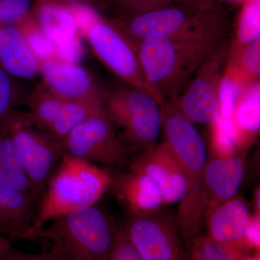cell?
I'll list each match as a JSON object with an SVG mask.
<instances>
[{
  "label": "cell",
  "mask_w": 260,
  "mask_h": 260,
  "mask_svg": "<svg viewBox=\"0 0 260 260\" xmlns=\"http://www.w3.org/2000/svg\"><path fill=\"white\" fill-rule=\"evenodd\" d=\"M164 143L180 164L186 181V191L176 222L181 241L186 246L200 237L203 223V181L208 161L206 147L194 123L179 110L174 102L160 104Z\"/></svg>",
  "instance_id": "cell-1"
},
{
  "label": "cell",
  "mask_w": 260,
  "mask_h": 260,
  "mask_svg": "<svg viewBox=\"0 0 260 260\" xmlns=\"http://www.w3.org/2000/svg\"><path fill=\"white\" fill-rule=\"evenodd\" d=\"M225 34L135 43L143 74L162 100L177 99Z\"/></svg>",
  "instance_id": "cell-2"
},
{
  "label": "cell",
  "mask_w": 260,
  "mask_h": 260,
  "mask_svg": "<svg viewBox=\"0 0 260 260\" xmlns=\"http://www.w3.org/2000/svg\"><path fill=\"white\" fill-rule=\"evenodd\" d=\"M112 181L107 169L65 153L48 182L34 225L25 239L53 219L96 205Z\"/></svg>",
  "instance_id": "cell-3"
},
{
  "label": "cell",
  "mask_w": 260,
  "mask_h": 260,
  "mask_svg": "<svg viewBox=\"0 0 260 260\" xmlns=\"http://www.w3.org/2000/svg\"><path fill=\"white\" fill-rule=\"evenodd\" d=\"M26 239L49 241L51 249L64 260H107L118 229L96 205L70 212Z\"/></svg>",
  "instance_id": "cell-4"
},
{
  "label": "cell",
  "mask_w": 260,
  "mask_h": 260,
  "mask_svg": "<svg viewBox=\"0 0 260 260\" xmlns=\"http://www.w3.org/2000/svg\"><path fill=\"white\" fill-rule=\"evenodd\" d=\"M111 23L133 43L149 39L184 38L225 34L227 24L220 11H199L174 5Z\"/></svg>",
  "instance_id": "cell-5"
},
{
  "label": "cell",
  "mask_w": 260,
  "mask_h": 260,
  "mask_svg": "<svg viewBox=\"0 0 260 260\" xmlns=\"http://www.w3.org/2000/svg\"><path fill=\"white\" fill-rule=\"evenodd\" d=\"M104 109L128 143L144 150L155 145L161 133V112L151 94L128 85L118 87L107 90Z\"/></svg>",
  "instance_id": "cell-6"
},
{
  "label": "cell",
  "mask_w": 260,
  "mask_h": 260,
  "mask_svg": "<svg viewBox=\"0 0 260 260\" xmlns=\"http://www.w3.org/2000/svg\"><path fill=\"white\" fill-rule=\"evenodd\" d=\"M0 121L14 143L25 175L43 198L54 168L66 153L62 143L48 132L26 124L15 109Z\"/></svg>",
  "instance_id": "cell-7"
},
{
  "label": "cell",
  "mask_w": 260,
  "mask_h": 260,
  "mask_svg": "<svg viewBox=\"0 0 260 260\" xmlns=\"http://www.w3.org/2000/svg\"><path fill=\"white\" fill-rule=\"evenodd\" d=\"M82 34L97 57L126 85L151 94L160 104L164 102L145 78L134 43L111 22L99 17Z\"/></svg>",
  "instance_id": "cell-8"
},
{
  "label": "cell",
  "mask_w": 260,
  "mask_h": 260,
  "mask_svg": "<svg viewBox=\"0 0 260 260\" xmlns=\"http://www.w3.org/2000/svg\"><path fill=\"white\" fill-rule=\"evenodd\" d=\"M229 53V44L221 41L200 65L181 95L171 100L193 123L213 125L221 118L218 87Z\"/></svg>",
  "instance_id": "cell-9"
},
{
  "label": "cell",
  "mask_w": 260,
  "mask_h": 260,
  "mask_svg": "<svg viewBox=\"0 0 260 260\" xmlns=\"http://www.w3.org/2000/svg\"><path fill=\"white\" fill-rule=\"evenodd\" d=\"M62 144L70 156L106 167H122L127 160L125 147L105 109L80 123Z\"/></svg>",
  "instance_id": "cell-10"
},
{
  "label": "cell",
  "mask_w": 260,
  "mask_h": 260,
  "mask_svg": "<svg viewBox=\"0 0 260 260\" xmlns=\"http://www.w3.org/2000/svg\"><path fill=\"white\" fill-rule=\"evenodd\" d=\"M123 231L144 260H187L176 220L159 210L132 213Z\"/></svg>",
  "instance_id": "cell-11"
},
{
  "label": "cell",
  "mask_w": 260,
  "mask_h": 260,
  "mask_svg": "<svg viewBox=\"0 0 260 260\" xmlns=\"http://www.w3.org/2000/svg\"><path fill=\"white\" fill-rule=\"evenodd\" d=\"M30 15L54 45L56 58L78 64L83 51L73 6L61 0H35Z\"/></svg>",
  "instance_id": "cell-12"
},
{
  "label": "cell",
  "mask_w": 260,
  "mask_h": 260,
  "mask_svg": "<svg viewBox=\"0 0 260 260\" xmlns=\"http://www.w3.org/2000/svg\"><path fill=\"white\" fill-rule=\"evenodd\" d=\"M42 83L65 102L104 103L107 90L77 63L53 58L41 62Z\"/></svg>",
  "instance_id": "cell-13"
},
{
  "label": "cell",
  "mask_w": 260,
  "mask_h": 260,
  "mask_svg": "<svg viewBox=\"0 0 260 260\" xmlns=\"http://www.w3.org/2000/svg\"><path fill=\"white\" fill-rule=\"evenodd\" d=\"M130 172L143 173L156 181L166 204L181 203L185 196V176L175 155L164 143L144 150L131 164Z\"/></svg>",
  "instance_id": "cell-14"
},
{
  "label": "cell",
  "mask_w": 260,
  "mask_h": 260,
  "mask_svg": "<svg viewBox=\"0 0 260 260\" xmlns=\"http://www.w3.org/2000/svg\"><path fill=\"white\" fill-rule=\"evenodd\" d=\"M245 172V155L212 156L207 161L203 181L204 213L237 195Z\"/></svg>",
  "instance_id": "cell-15"
},
{
  "label": "cell",
  "mask_w": 260,
  "mask_h": 260,
  "mask_svg": "<svg viewBox=\"0 0 260 260\" xmlns=\"http://www.w3.org/2000/svg\"><path fill=\"white\" fill-rule=\"evenodd\" d=\"M208 237L214 242L231 249L243 250V239L250 214L246 200L237 196L207 210Z\"/></svg>",
  "instance_id": "cell-16"
},
{
  "label": "cell",
  "mask_w": 260,
  "mask_h": 260,
  "mask_svg": "<svg viewBox=\"0 0 260 260\" xmlns=\"http://www.w3.org/2000/svg\"><path fill=\"white\" fill-rule=\"evenodd\" d=\"M42 197L0 183V234L13 239H25L30 232Z\"/></svg>",
  "instance_id": "cell-17"
},
{
  "label": "cell",
  "mask_w": 260,
  "mask_h": 260,
  "mask_svg": "<svg viewBox=\"0 0 260 260\" xmlns=\"http://www.w3.org/2000/svg\"><path fill=\"white\" fill-rule=\"evenodd\" d=\"M41 63L18 25L0 30V68L15 79L30 80L40 73Z\"/></svg>",
  "instance_id": "cell-18"
},
{
  "label": "cell",
  "mask_w": 260,
  "mask_h": 260,
  "mask_svg": "<svg viewBox=\"0 0 260 260\" xmlns=\"http://www.w3.org/2000/svg\"><path fill=\"white\" fill-rule=\"evenodd\" d=\"M112 184L132 213L156 211L166 205L160 186L143 173L130 172L116 181L113 179Z\"/></svg>",
  "instance_id": "cell-19"
},
{
  "label": "cell",
  "mask_w": 260,
  "mask_h": 260,
  "mask_svg": "<svg viewBox=\"0 0 260 260\" xmlns=\"http://www.w3.org/2000/svg\"><path fill=\"white\" fill-rule=\"evenodd\" d=\"M67 102L51 92L41 82L27 98L28 112H20V116L29 125L48 132Z\"/></svg>",
  "instance_id": "cell-20"
},
{
  "label": "cell",
  "mask_w": 260,
  "mask_h": 260,
  "mask_svg": "<svg viewBox=\"0 0 260 260\" xmlns=\"http://www.w3.org/2000/svg\"><path fill=\"white\" fill-rule=\"evenodd\" d=\"M0 183L18 190L34 191L37 193L32 187L28 177L25 175L15 149L14 143L8 129L1 121H0Z\"/></svg>",
  "instance_id": "cell-21"
},
{
  "label": "cell",
  "mask_w": 260,
  "mask_h": 260,
  "mask_svg": "<svg viewBox=\"0 0 260 260\" xmlns=\"http://www.w3.org/2000/svg\"><path fill=\"white\" fill-rule=\"evenodd\" d=\"M233 119L244 137L246 143L260 128V85L259 82L245 84L242 91Z\"/></svg>",
  "instance_id": "cell-22"
},
{
  "label": "cell",
  "mask_w": 260,
  "mask_h": 260,
  "mask_svg": "<svg viewBox=\"0 0 260 260\" xmlns=\"http://www.w3.org/2000/svg\"><path fill=\"white\" fill-rule=\"evenodd\" d=\"M104 109V103L68 102L48 133L62 143L65 138L80 123Z\"/></svg>",
  "instance_id": "cell-23"
},
{
  "label": "cell",
  "mask_w": 260,
  "mask_h": 260,
  "mask_svg": "<svg viewBox=\"0 0 260 260\" xmlns=\"http://www.w3.org/2000/svg\"><path fill=\"white\" fill-rule=\"evenodd\" d=\"M211 126L213 156L228 158L246 148L245 140L233 117H221Z\"/></svg>",
  "instance_id": "cell-24"
},
{
  "label": "cell",
  "mask_w": 260,
  "mask_h": 260,
  "mask_svg": "<svg viewBox=\"0 0 260 260\" xmlns=\"http://www.w3.org/2000/svg\"><path fill=\"white\" fill-rule=\"evenodd\" d=\"M244 75L231 64L222 75L218 87V101L221 117L232 118L244 85Z\"/></svg>",
  "instance_id": "cell-25"
},
{
  "label": "cell",
  "mask_w": 260,
  "mask_h": 260,
  "mask_svg": "<svg viewBox=\"0 0 260 260\" xmlns=\"http://www.w3.org/2000/svg\"><path fill=\"white\" fill-rule=\"evenodd\" d=\"M237 26V49L260 39V0H245Z\"/></svg>",
  "instance_id": "cell-26"
},
{
  "label": "cell",
  "mask_w": 260,
  "mask_h": 260,
  "mask_svg": "<svg viewBox=\"0 0 260 260\" xmlns=\"http://www.w3.org/2000/svg\"><path fill=\"white\" fill-rule=\"evenodd\" d=\"M27 44L39 61L49 60L56 58L55 49L47 39L31 15L18 25Z\"/></svg>",
  "instance_id": "cell-27"
},
{
  "label": "cell",
  "mask_w": 260,
  "mask_h": 260,
  "mask_svg": "<svg viewBox=\"0 0 260 260\" xmlns=\"http://www.w3.org/2000/svg\"><path fill=\"white\" fill-rule=\"evenodd\" d=\"M187 260H239L243 254L211 240L208 237H200L191 243Z\"/></svg>",
  "instance_id": "cell-28"
},
{
  "label": "cell",
  "mask_w": 260,
  "mask_h": 260,
  "mask_svg": "<svg viewBox=\"0 0 260 260\" xmlns=\"http://www.w3.org/2000/svg\"><path fill=\"white\" fill-rule=\"evenodd\" d=\"M232 64L251 79L257 78L260 74V39L237 49Z\"/></svg>",
  "instance_id": "cell-29"
},
{
  "label": "cell",
  "mask_w": 260,
  "mask_h": 260,
  "mask_svg": "<svg viewBox=\"0 0 260 260\" xmlns=\"http://www.w3.org/2000/svg\"><path fill=\"white\" fill-rule=\"evenodd\" d=\"M16 80L0 68V120L14 110L23 99Z\"/></svg>",
  "instance_id": "cell-30"
},
{
  "label": "cell",
  "mask_w": 260,
  "mask_h": 260,
  "mask_svg": "<svg viewBox=\"0 0 260 260\" xmlns=\"http://www.w3.org/2000/svg\"><path fill=\"white\" fill-rule=\"evenodd\" d=\"M35 0H0V25H18L31 13Z\"/></svg>",
  "instance_id": "cell-31"
},
{
  "label": "cell",
  "mask_w": 260,
  "mask_h": 260,
  "mask_svg": "<svg viewBox=\"0 0 260 260\" xmlns=\"http://www.w3.org/2000/svg\"><path fill=\"white\" fill-rule=\"evenodd\" d=\"M176 5V0H117L120 16H132Z\"/></svg>",
  "instance_id": "cell-32"
},
{
  "label": "cell",
  "mask_w": 260,
  "mask_h": 260,
  "mask_svg": "<svg viewBox=\"0 0 260 260\" xmlns=\"http://www.w3.org/2000/svg\"><path fill=\"white\" fill-rule=\"evenodd\" d=\"M107 260H144L126 237L123 229H118L112 250Z\"/></svg>",
  "instance_id": "cell-33"
},
{
  "label": "cell",
  "mask_w": 260,
  "mask_h": 260,
  "mask_svg": "<svg viewBox=\"0 0 260 260\" xmlns=\"http://www.w3.org/2000/svg\"><path fill=\"white\" fill-rule=\"evenodd\" d=\"M260 249V220L259 214L250 215L246 225L244 239L243 250L248 253L249 251L259 252Z\"/></svg>",
  "instance_id": "cell-34"
},
{
  "label": "cell",
  "mask_w": 260,
  "mask_h": 260,
  "mask_svg": "<svg viewBox=\"0 0 260 260\" xmlns=\"http://www.w3.org/2000/svg\"><path fill=\"white\" fill-rule=\"evenodd\" d=\"M6 255L10 260H64L52 249L40 254H28L11 247L7 251Z\"/></svg>",
  "instance_id": "cell-35"
},
{
  "label": "cell",
  "mask_w": 260,
  "mask_h": 260,
  "mask_svg": "<svg viewBox=\"0 0 260 260\" xmlns=\"http://www.w3.org/2000/svg\"><path fill=\"white\" fill-rule=\"evenodd\" d=\"M176 5L199 11H218L216 3L214 0H176Z\"/></svg>",
  "instance_id": "cell-36"
},
{
  "label": "cell",
  "mask_w": 260,
  "mask_h": 260,
  "mask_svg": "<svg viewBox=\"0 0 260 260\" xmlns=\"http://www.w3.org/2000/svg\"><path fill=\"white\" fill-rule=\"evenodd\" d=\"M12 244L13 240L5 236H0V259L12 247Z\"/></svg>",
  "instance_id": "cell-37"
},
{
  "label": "cell",
  "mask_w": 260,
  "mask_h": 260,
  "mask_svg": "<svg viewBox=\"0 0 260 260\" xmlns=\"http://www.w3.org/2000/svg\"><path fill=\"white\" fill-rule=\"evenodd\" d=\"M239 260H260L259 252H254L251 254L243 253L239 256Z\"/></svg>",
  "instance_id": "cell-38"
},
{
  "label": "cell",
  "mask_w": 260,
  "mask_h": 260,
  "mask_svg": "<svg viewBox=\"0 0 260 260\" xmlns=\"http://www.w3.org/2000/svg\"><path fill=\"white\" fill-rule=\"evenodd\" d=\"M255 204L256 210H258V213H259V189H258V190L256 191Z\"/></svg>",
  "instance_id": "cell-39"
},
{
  "label": "cell",
  "mask_w": 260,
  "mask_h": 260,
  "mask_svg": "<svg viewBox=\"0 0 260 260\" xmlns=\"http://www.w3.org/2000/svg\"><path fill=\"white\" fill-rule=\"evenodd\" d=\"M223 1L229 2V3H241V2H244L245 0H223Z\"/></svg>",
  "instance_id": "cell-40"
},
{
  "label": "cell",
  "mask_w": 260,
  "mask_h": 260,
  "mask_svg": "<svg viewBox=\"0 0 260 260\" xmlns=\"http://www.w3.org/2000/svg\"><path fill=\"white\" fill-rule=\"evenodd\" d=\"M6 253H5L4 255L3 256V257H2L0 260H10L9 258L8 257V256L6 255Z\"/></svg>",
  "instance_id": "cell-41"
},
{
  "label": "cell",
  "mask_w": 260,
  "mask_h": 260,
  "mask_svg": "<svg viewBox=\"0 0 260 260\" xmlns=\"http://www.w3.org/2000/svg\"><path fill=\"white\" fill-rule=\"evenodd\" d=\"M2 26L0 25V30H1Z\"/></svg>",
  "instance_id": "cell-42"
}]
</instances>
